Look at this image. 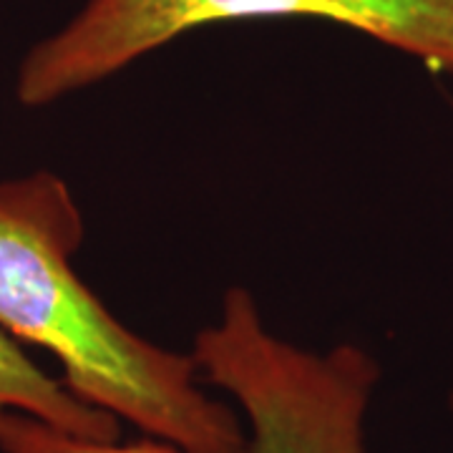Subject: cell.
<instances>
[{
	"mask_svg": "<svg viewBox=\"0 0 453 453\" xmlns=\"http://www.w3.org/2000/svg\"><path fill=\"white\" fill-rule=\"evenodd\" d=\"M83 219L50 172L0 181V327L61 363L65 388L189 453H244L240 413L204 390L195 357L121 325L73 267Z\"/></svg>",
	"mask_w": 453,
	"mask_h": 453,
	"instance_id": "obj_1",
	"label": "cell"
},
{
	"mask_svg": "<svg viewBox=\"0 0 453 453\" xmlns=\"http://www.w3.org/2000/svg\"><path fill=\"white\" fill-rule=\"evenodd\" d=\"M247 18H323L453 73V0H88L18 68L23 106H49L184 33Z\"/></svg>",
	"mask_w": 453,
	"mask_h": 453,
	"instance_id": "obj_2",
	"label": "cell"
},
{
	"mask_svg": "<svg viewBox=\"0 0 453 453\" xmlns=\"http://www.w3.org/2000/svg\"><path fill=\"white\" fill-rule=\"evenodd\" d=\"M207 386L234 398L247 428L244 453H368L365 416L380 368L356 345L327 353L267 330L252 295H225L219 320L192 350Z\"/></svg>",
	"mask_w": 453,
	"mask_h": 453,
	"instance_id": "obj_3",
	"label": "cell"
},
{
	"mask_svg": "<svg viewBox=\"0 0 453 453\" xmlns=\"http://www.w3.org/2000/svg\"><path fill=\"white\" fill-rule=\"evenodd\" d=\"M11 411L28 413L83 438L113 441L121 431V421L116 416L76 398L64 380L41 371L23 353L18 340L0 327V416Z\"/></svg>",
	"mask_w": 453,
	"mask_h": 453,
	"instance_id": "obj_4",
	"label": "cell"
},
{
	"mask_svg": "<svg viewBox=\"0 0 453 453\" xmlns=\"http://www.w3.org/2000/svg\"><path fill=\"white\" fill-rule=\"evenodd\" d=\"M0 451L3 453H189L162 438L144 436L131 443L83 438L61 431L28 413L0 416Z\"/></svg>",
	"mask_w": 453,
	"mask_h": 453,
	"instance_id": "obj_5",
	"label": "cell"
},
{
	"mask_svg": "<svg viewBox=\"0 0 453 453\" xmlns=\"http://www.w3.org/2000/svg\"><path fill=\"white\" fill-rule=\"evenodd\" d=\"M451 405H453V398H451Z\"/></svg>",
	"mask_w": 453,
	"mask_h": 453,
	"instance_id": "obj_6",
	"label": "cell"
}]
</instances>
